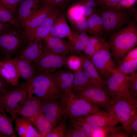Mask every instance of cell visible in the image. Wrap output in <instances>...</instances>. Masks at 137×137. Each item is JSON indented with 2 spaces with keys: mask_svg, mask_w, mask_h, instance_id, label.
Instances as JSON below:
<instances>
[{
  "mask_svg": "<svg viewBox=\"0 0 137 137\" xmlns=\"http://www.w3.org/2000/svg\"><path fill=\"white\" fill-rule=\"evenodd\" d=\"M0 21L10 24L16 27L21 26L19 22L10 11L0 0Z\"/></svg>",
  "mask_w": 137,
  "mask_h": 137,
  "instance_id": "1f68e13d",
  "label": "cell"
},
{
  "mask_svg": "<svg viewBox=\"0 0 137 137\" xmlns=\"http://www.w3.org/2000/svg\"><path fill=\"white\" fill-rule=\"evenodd\" d=\"M73 119L101 127L117 125L119 123L107 112L88 114Z\"/></svg>",
  "mask_w": 137,
  "mask_h": 137,
  "instance_id": "ffe728a7",
  "label": "cell"
},
{
  "mask_svg": "<svg viewBox=\"0 0 137 137\" xmlns=\"http://www.w3.org/2000/svg\"><path fill=\"white\" fill-rule=\"evenodd\" d=\"M67 58L65 55L55 54L49 52L37 62L33 63L36 75L51 74L56 70L66 66Z\"/></svg>",
  "mask_w": 137,
  "mask_h": 137,
  "instance_id": "30bf717a",
  "label": "cell"
},
{
  "mask_svg": "<svg viewBox=\"0 0 137 137\" xmlns=\"http://www.w3.org/2000/svg\"><path fill=\"white\" fill-rule=\"evenodd\" d=\"M70 23L76 32L78 33L88 32L87 19L83 15Z\"/></svg>",
  "mask_w": 137,
  "mask_h": 137,
  "instance_id": "e575fe53",
  "label": "cell"
},
{
  "mask_svg": "<svg viewBox=\"0 0 137 137\" xmlns=\"http://www.w3.org/2000/svg\"><path fill=\"white\" fill-rule=\"evenodd\" d=\"M40 7L45 5H50L64 8L70 0H40Z\"/></svg>",
  "mask_w": 137,
  "mask_h": 137,
  "instance_id": "60d3db41",
  "label": "cell"
},
{
  "mask_svg": "<svg viewBox=\"0 0 137 137\" xmlns=\"http://www.w3.org/2000/svg\"><path fill=\"white\" fill-rule=\"evenodd\" d=\"M107 37L106 42L113 59L117 61L121 60L137 45L136 20Z\"/></svg>",
  "mask_w": 137,
  "mask_h": 137,
  "instance_id": "6da1fadb",
  "label": "cell"
},
{
  "mask_svg": "<svg viewBox=\"0 0 137 137\" xmlns=\"http://www.w3.org/2000/svg\"><path fill=\"white\" fill-rule=\"evenodd\" d=\"M15 64L19 72L20 78L30 81L36 75L34 65L32 62L24 59L15 58L9 59Z\"/></svg>",
  "mask_w": 137,
  "mask_h": 137,
  "instance_id": "d4e9b609",
  "label": "cell"
},
{
  "mask_svg": "<svg viewBox=\"0 0 137 137\" xmlns=\"http://www.w3.org/2000/svg\"><path fill=\"white\" fill-rule=\"evenodd\" d=\"M134 9L113 8L102 10L97 12L101 18L104 27L105 37L113 33L136 20Z\"/></svg>",
  "mask_w": 137,
  "mask_h": 137,
  "instance_id": "277c9868",
  "label": "cell"
},
{
  "mask_svg": "<svg viewBox=\"0 0 137 137\" xmlns=\"http://www.w3.org/2000/svg\"><path fill=\"white\" fill-rule=\"evenodd\" d=\"M5 111L4 108L0 105V137H16L12 125L14 119L9 117Z\"/></svg>",
  "mask_w": 137,
  "mask_h": 137,
  "instance_id": "83f0119b",
  "label": "cell"
},
{
  "mask_svg": "<svg viewBox=\"0 0 137 137\" xmlns=\"http://www.w3.org/2000/svg\"><path fill=\"white\" fill-rule=\"evenodd\" d=\"M137 69V58L130 61L121 62L117 70L121 72L128 75Z\"/></svg>",
  "mask_w": 137,
  "mask_h": 137,
  "instance_id": "d590c367",
  "label": "cell"
},
{
  "mask_svg": "<svg viewBox=\"0 0 137 137\" xmlns=\"http://www.w3.org/2000/svg\"><path fill=\"white\" fill-rule=\"evenodd\" d=\"M129 75V80L132 90L137 93V74L135 72H132Z\"/></svg>",
  "mask_w": 137,
  "mask_h": 137,
  "instance_id": "c3c4849f",
  "label": "cell"
},
{
  "mask_svg": "<svg viewBox=\"0 0 137 137\" xmlns=\"http://www.w3.org/2000/svg\"><path fill=\"white\" fill-rule=\"evenodd\" d=\"M0 76L8 84L15 87L20 84V78L14 64L9 59L0 58Z\"/></svg>",
  "mask_w": 137,
  "mask_h": 137,
  "instance_id": "d6986e66",
  "label": "cell"
},
{
  "mask_svg": "<svg viewBox=\"0 0 137 137\" xmlns=\"http://www.w3.org/2000/svg\"><path fill=\"white\" fill-rule=\"evenodd\" d=\"M137 107L128 101L119 99L103 108L110 116L123 126L132 117L137 115Z\"/></svg>",
  "mask_w": 137,
  "mask_h": 137,
  "instance_id": "9c48e42d",
  "label": "cell"
},
{
  "mask_svg": "<svg viewBox=\"0 0 137 137\" xmlns=\"http://www.w3.org/2000/svg\"><path fill=\"white\" fill-rule=\"evenodd\" d=\"M91 16L94 18L97 28L99 36L103 38L104 34V27L102 19L97 12Z\"/></svg>",
  "mask_w": 137,
  "mask_h": 137,
  "instance_id": "b9f144b4",
  "label": "cell"
},
{
  "mask_svg": "<svg viewBox=\"0 0 137 137\" xmlns=\"http://www.w3.org/2000/svg\"><path fill=\"white\" fill-rule=\"evenodd\" d=\"M13 26L11 24L0 21V33L10 31Z\"/></svg>",
  "mask_w": 137,
  "mask_h": 137,
  "instance_id": "f907efd6",
  "label": "cell"
},
{
  "mask_svg": "<svg viewBox=\"0 0 137 137\" xmlns=\"http://www.w3.org/2000/svg\"><path fill=\"white\" fill-rule=\"evenodd\" d=\"M68 117L67 116L60 123L54 127L45 137H64L67 127L66 121Z\"/></svg>",
  "mask_w": 137,
  "mask_h": 137,
  "instance_id": "836d02e7",
  "label": "cell"
},
{
  "mask_svg": "<svg viewBox=\"0 0 137 137\" xmlns=\"http://www.w3.org/2000/svg\"><path fill=\"white\" fill-rule=\"evenodd\" d=\"M81 127L86 137H112L114 134L125 132L122 127L117 125L101 127L83 122Z\"/></svg>",
  "mask_w": 137,
  "mask_h": 137,
  "instance_id": "9a60e30c",
  "label": "cell"
},
{
  "mask_svg": "<svg viewBox=\"0 0 137 137\" xmlns=\"http://www.w3.org/2000/svg\"><path fill=\"white\" fill-rule=\"evenodd\" d=\"M71 119L69 125L66 127L64 137H86L81 127L74 120Z\"/></svg>",
  "mask_w": 137,
  "mask_h": 137,
  "instance_id": "d6a6232c",
  "label": "cell"
},
{
  "mask_svg": "<svg viewBox=\"0 0 137 137\" xmlns=\"http://www.w3.org/2000/svg\"><path fill=\"white\" fill-rule=\"evenodd\" d=\"M137 58V48H133L128 52L121 59V62L133 60Z\"/></svg>",
  "mask_w": 137,
  "mask_h": 137,
  "instance_id": "7dc6e473",
  "label": "cell"
},
{
  "mask_svg": "<svg viewBox=\"0 0 137 137\" xmlns=\"http://www.w3.org/2000/svg\"><path fill=\"white\" fill-rule=\"evenodd\" d=\"M15 129L21 137H39L41 135L27 118L17 115L14 119Z\"/></svg>",
  "mask_w": 137,
  "mask_h": 137,
  "instance_id": "cb8c5ba5",
  "label": "cell"
},
{
  "mask_svg": "<svg viewBox=\"0 0 137 137\" xmlns=\"http://www.w3.org/2000/svg\"><path fill=\"white\" fill-rule=\"evenodd\" d=\"M71 32L66 22L65 13L63 11L58 16L49 33L45 37H68Z\"/></svg>",
  "mask_w": 137,
  "mask_h": 137,
  "instance_id": "484cf974",
  "label": "cell"
},
{
  "mask_svg": "<svg viewBox=\"0 0 137 137\" xmlns=\"http://www.w3.org/2000/svg\"><path fill=\"white\" fill-rule=\"evenodd\" d=\"M90 37L86 33H79L72 31L68 38L73 47L72 55L80 54L83 51L88 43Z\"/></svg>",
  "mask_w": 137,
  "mask_h": 137,
  "instance_id": "4316f807",
  "label": "cell"
},
{
  "mask_svg": "<svg viewBox=\"0 0 137 137\" xmlns=\"http://www.w3.org/2000/svg\"><path fill=\"white\" fill-rule=\"evenodd\" d=\"M22 38L14 29L0 33V52L4 59L11 58L17 53L21 47Z\"/></svg>",
  "mask_w": 137,
  "mask_h": 137,
  "instance_id": "8fae6325",
  "label": "cell"
},
{
  "mask_svg": "<svg viewBox=\"0 0 137 137\" xmlns=\"http://www.w3.org/2000/svg\"><path fill=\"white\" fill-rule=\"evenodd\" d=\"M121 0H97V12L104 9L115 8Z\"/></svg>",
  "mask_w": 137,
  "mask_h": 137,
  "instance_id": "ab89813d",
  "label": "cell"
},
{
  "mask_svg": "<svg viewBox=\"0 0 137 137\" xmlns=\"http://www.w3.org/2000/svg\"><path fill=\"white\" fill-rule=\"evenodd\" d=\"M57 6L45 5L37 10L24 23L21 25L23 30V37L25 38L37 28Z\"/></svg>",
  "mask_w": 137,
  "mask_h": 137,
  "instance_id": "5bb4252c",
  "label": "cell"
},
{
  "mask_svg": "<svg viewBox=\"0 0 137 137\" xmlns=\"http://www.w3.org/2000/svg\"><path fill=\"white\" fill-rule=\"evenodd\" d=\"M49 52L43 39L38 38L28 44L27 46L14 58L24 59L34 63L37 62Z\"/></svg>",
  "mask_w": 137,
  "mask_h": 137,
  "instance_id": "4fadbf2b",
  "label": "cell"
},
{
  "mask_svg": "<svg viewBox=\"0 0 137 137\" xmlns=\"http://www.w3.org/2000/svg\"><path fill=\"white\" fill-rule=\"evenodd\" d=\"M40 4V0H23L20 4L16 18L21 26L39 8Z\"/></svg>",
  "mask_w": 137,
  "mask_h": 137,
  "instance_id": "7402d4cb",
  "label": "cell"
},
{
  "mask_svg": "<svg viewBox=\"0 0 137 137\" xmlns=\"http://www.w3.org/2000/svg\"><path fill=\"white\" fill-rule=\"evenodd\" d=\"M67 15L70 22L82 15L80 5L74 2L68 9Z\"/></svg>",
  "mask_w": 137,
  "mask_h": 137,
  "instance_id": "f35d334b",
  "label": "cell"
},
{
  "mask_svg": "<svg viewBox=\"0 0 137 137\" xmlns=\"http://www.w3.org/2000/svg\"><path fill=\"white\" fill-rule=\"evenodd\" d=\"M60 100L66 115L71 119L88 114L106 112L79 97L72 91L62 95Z\"/></svg>",
  "mask_w": 137,
  "mask_h": 137,
  "instance_id": "5b68a950",
  "label": "cell"
},
{
  "mask_svg": "<svg viewBox=\"0 0 137 137\" xmlns=\"http://www.w3.org/2000/svg\"><path fill=\"white\" fill-rule=\"evenodd\" d=\"M75 93L100 109L113 104L118 100L110 97L105 89L94 85H91L82 91Z\"/></svg>",
  "mask_w": 137,
  "mask_h": 137,
  "instance_id": "ba28073f",
  "label": "cell"
},
{
  "mask_svg": "<svg viewBox=\"0 0 137 137\" xmlns=\"http://www.w3.org/2000/svg\"><path fill=\"white\" fill-rule=\"evenodd\" d=\"M18 87L11 90L5 89L0 93V105L14 119L27 96L25 89L20 85Z\"/></svg>",
  "mask_w": 137,
  "mask_h": 137,
  "instance_id": "8992f818",
  "label": "cell"
},
{
  "mask_svg": "<svg viewBox=\"0 0 137 137\" xmlns=\"http://www.w3.org/2000/svg\"><path fill=\"white\" fill-rule=\"evenodd\" d=\"M93 85L87 74L83 69L74 72L72 91L74 93L80 91Z\"/></svg>",
  "mask_w": 137,
  "mask_h": 137,
  "instance_id": "f1b7e54d",
  "label": "cell"
},
{
  "mask_svg": "<svg viewBox=\"0 0 137 137\" xmlns=\"http://www.w3.org/2000/svg\"><path fill=\"white\" fill-rule=\"evenodd\" d=\"M77 0H70V1H74V2L76 1H77Z\"/></svg>",
  "mask_w": 137,
  "mask_h": 137,
  "instance_id": "f5cc1de1",
  "label": "cell"
},
{
  "mask_svg": "<svg viewBox=\"0 0 137 137\" xmlns=\"http://www.w3.org/2000/svg\"><path fill=\"white\" fill-rule=\"evenodd\" d=\"M122 127L128 137H137V115L132 117Z\"/></svg>",
  "mask_w": 137,
  "mask_h": 137,
  "instance_id": "8d00e7d4",
  "label": "cell"
},
{
  "mask_svg": "<svg viewBox=\"0 0 137 137\" xmlns=\"http://www.w3.org/2000/svg\"><path fill=\"white\" fill-rule=\"evenodd\" d=\"M90 58L100 75L105 81L117 70L108 44Z\"/></svg>",
  "mask_w": 137,
  "mask_h": 137,
  "instance_id": "52a82bcc",
  "label": "cell"
},
{
  "mask_svg": "<svg viewBox=\"0 0 137 137\" xmlns=\"http://www.w3.org/2000/svg\"><path fill=\"white\" fill-rule=\"evenodd\" d=\"M14 15L20 4L23 0H0Z\"/></svg>",
  "mask_w": 137,
  "mask_h": 137,
  "instance_id": "7bdbcfd3",
  "label": "cell"
},
{
  "mask_svg": "<svg viewBox=\"0 0 137 137\" xmlns=\"http://www.w3.org/2000/svg\"><path fill=\"white\" fill-rule=\"evenodd\" d=\"M27 118L36 128L41 137H45L54 127L41 112L36 116Z\"/></svg>",
  "mask_w": 137,
  "mask_h": 137,
  "instance_id": "f546056e",
  "label": "cell"
},
{
  "mask_svg": "<svg viewBox=\"0 0 137 137\" xmlns=\"http://www.w3.org/2000/svg\"><path fill=\"white\" fill-rule=\"evenodd\" d=\"M137 2V0H121L114 8L116 9H130Z\"/></svg>",
  "mask_w": 137,
  "mask_h": 137,
  "instance_id": "f6af8a7d",
  "label": "cell"
},
{
  "mask_svg": "<svg viewBox=\"0 0 137 137\" xmlns=\"http://www.w3.org/2000/svg\"><path fill=\"white\" fill-rule=\"evenodd\" d=\"M77 3L80 5L82 15L87 19L95 12L97 11L96 9L85 5Z\"/></svg>",
  "mask_w": 137,
  "mask_h": 137,
  "instance_id": "bcb514c9",
  "label": "cell"
},
{
  "mask_svg": "<svg viewBox=\"0 0 137 137\" xmlns=\"http://www.w3.org/2000/svg\"><path fill=\"white\" fill-rule=\"evenodd\" d=\"M79 56L81 59L83 70L89 75L92 84L105 89V82L98 72L89 57L80 53Z\"/></svg>",
  "mask_w": 137,
  "mask_h": 137,
  "instance_id": "603a6c76",
  "label": "cell"
},
{
  "mask_svg": "<svg viewBox=\"0 0 137 137\" xmlns=\"http://www.w3.org/2000/svg\"><path fill=\"white\" fill-rule=\"evenodd\" d=\"M43 39L46 47L52 53L66 55L72 54L73 46L69 41L64 38L48 37Z\"/></svg>",
  "mask_w": 137,
  "mask_h": 137,
  "instance_id": "ac0fdd59",
  "label": "cell"
},
{
  "mask_svg": "<svg viewBox=\"0 0 137 137\" xmlns=\"http://www.w3.org/2000/svg\"><path fill=\"white\" fill-rule=\"evenodd\" d=\"M41 112L40 99L32 95L27 94L18 111L17 115L28 118L36 116Z\"/></svg>",
  "mask_w": 137,
  "mask_h": 137,
  "instance_id": "44dd1931",
  "label": "cell"
},
{
  "mask_svg": "<svg viewBox=\"0 0 137 137\" xmlns=\"http://www.w3.org/2000/svg\"><path fill=\"white\" fill-rule=\"evenodd\" d=\"M64 9L57 7L37 28L25 38L24 39L28 43L36 38H40L43 39L49 33L57 18L63 11Z\"/></svg>",
  "mask_w": 137,
  "mask_h": 137,
  "instance_id": "2e32d148",
  "label": "cell"
},
{
  "mask_svg": "<svg viewBox=\"0 0 137 137\" xmlns=\"http://www.w3.org/2000/svg\"><path fill=\"white\" fill-rule=\"evenodd\" d=\"M66 66L74 72L81 70L83 69L82 60L79 56L72 55L67 58Z\"/></svg>",
  "mask_w": 137,
  "mask_h": 137,
  "instance_id": "74e56055",
  "label": "cell"
},
{
  "mask_svg": "<svg viewBox=\"0 0 137 137\" xmlns=\"http://www.w3.org/2000/svg\"><path fill=\"white\" fill-rule=\"evenodd\" d=\"M20 85L28 94L34 96L41 101L60 99L62 95L50 74L37 75L30 81Z\"/></svg>",
  "mask_w": 137,
  "mask_h": 137,
  "instance_id": "7a4b0ae2",
  "label": "cell"
},
{
  "mask_svg": "<svg viewBox=\"0 0 137 137\" xmlns=\"http://www.w3.org/2000/svg\"><path fill=\"white\" fill-rule=\"evenodd\" d=\"M50 74L62 95L72 91L74 71L69 69L61 68Z\"/></svg>",
  "mask_w": 137,
  "mask_h": 137,
  "instance_id": "e0dca14e",
  "label": "cell"
},
{
  "mask_svg": "<svg viewBox=\"0 0 137 137\" xmlns=\"http://www.w3.org/2000/svg\"><path fill=\"white\" fill-rule=\"evenodd\" d=\"M107 44L103 38L97 35L90 36L88 43L83 51L84 54L90 58Z\"/></svg>",
  "mask_w": 137,
  "mask_h": 137,
  "instance_id": "4dcf8cb0",
  "label": "cell"
},
{
  "mask_svg": "<svg viewBox=\"0 0 137 137\" xmlns=\"http://www.w3.org/2000/svg\"><path fill=\"white\" fill-rule=\"evenodd\" d=\"M8 84L0 76V93L3 90L7 89Z\"/></svg>",
  "mask_w": 137,
  "mask_h": 137,
  "instance_id": "816d5d0a",
  "label": "cell"
},
{
  "mask_svg": "<svg viewBox=\"0 0 137 137\" xmlns=\"http://www.w3.org/2000/svg\"><path fill=\"white\" fill-rule=\"evenodd\" d=\"M105 82V90L110 97L127 101L137 107V93L132 89L128 75L117 70Z\"/></svg>",
  "mask_w": 137,
  "mask_h": 137,
  "instance_id": "3957f363",
  "label": "cell"
},
{
  "mask_svg": "<svg viewBox=\"0 0 137 137\" xmlns=\"http://www.w3.org/2000/svg\"><path fill=\"white\" fill-rule=\"evenodd\" d=\"M88 27V32L93 35H97L98 36V32L94 18L91 15L87 19Z\"/></svg>",
  "mask_w": 137,
  "mask_h": 137,
  "instance_id": "ee69618b",
  "label": "cell"
},
{
  "mask_svg": "<svg viewBox=\"0 0 137 137\" xmlns=\"http://www.w3.org/2000/svg\"><path fill=\"white\" fill-rule=\"evenodd\" d=\"M41 102V112L54 127L59 124L67 116L60 99Z\"/></svg>",
  "mask_w": 137,
  "mask_h": 137,
  "instance_id": "7c38bea8",
  "label": "cell"
},
{
  "mask_svg": "<svg viewBox=\"0 0 137 137\" xmlns=\"http://www.w3.org/2000/svg\"><path fill=\"white\" fill-rule=\"evenodd\" d=\"M74 2L92 7L97 10V0H77Z\"/></svg>",
  "mask_w": 137,
  "mask_h": 137,
  "instance_id": "681fc988",
  "label": "cell"
}]
</instances>
